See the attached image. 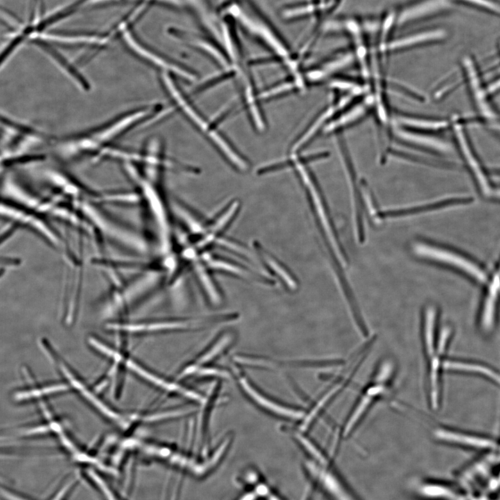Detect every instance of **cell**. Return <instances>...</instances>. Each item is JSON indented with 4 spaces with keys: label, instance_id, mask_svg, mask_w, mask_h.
<instances>
[{
    "label": "cell",
    "instance_id": "1",
    "mask_svg": "<svg viewBox=\"0 0 500 500\" xmlns=\"http://www.w3.org/2000/svg\"><path fill=\"white\" fill-rule=\"evenodd\" d=\"M160 108L148 104L126 110L92 128L53 138L49 148L59 161L78 162L88 160L99 162L102 156L118 139L139 125L143 126Z\"/></svg>",
    "mask_w": 500,
    "mask_h": 500
},
{
    "label": "cell",
    "instance_id": "2",
    "mask_svg": "<svg viewBox=\"0 0 500 500\" xmlns=\"http://www.w3.org/2000/svg\"><path fill=\"white\" fill-rule=\"evenodd\" d=\"M160 81L165 91L173 99L176 106L185 118L223 155L230 164L236 169L244 171L248 168L247 160L238 151L231 143L217 130L215 120H208L188 100L178 88L172 74L161 72Z\"/></svg>",
    "mask_w": 500,
    "mask_h": 500
},
{
    "label": "cell",
    "instance_id": "3",
    "mask_svg": "<svg viewBox=\"0 0 500 500\" xmlns=\"http://www.w3.org/2000/svg\"><path fill=\"white\" fill-rule=\"evenodd\" d=\"M232 2L226 3L225 10L238 21L255 39L267 47L274 56V62L285 63L292 69L294 65L290 60L288 45L275 28L252 5Z\"/></svg>",
    "mask_w": 500,
    "mask_h": 500
},
{
    "label": "cell",
    "instance_id": "4",
    "mask_svg": "<svg viewBox=\"0 0 500 500\" xmlns=\"http://www.w3.org/2000/svg\"><path fill=\"white\" fill-rule=\"evenodd\" d=\"M293 161L306 188L315 215L319 222L324 236L326 239L328 246L333 253L334 258L339 265L345 267L347 264V256L338 239L328 208L326 206L318 186L312 174L305 168L304 165L301 162H299L298 160H293Z\"/></svg>",
    "mask_w": 500,
    "mask_h": 500
},
{
    "label": "cell",
    "instance_id": "5",
    "mask_svg": "<svg viewBox=\"0 0 500 500\" xmlns=\"http://www.w3.org/2000/svg\"><path fill=\"white\" fill-rule=\"evenodd\" d=\"M393 370V364L390 360H385L379 365L371 382L365 388L347 419L342 431V438L351 435L372 405L386 393Z\"/></svg>",
    "mask_w": 500,
    "mask_h": 500
},
{
    "label": "cell",
    "instance_id": "6",
    "mask_svg": "<svg viewBox=\"0 0 500 500\" xmlns=\"http://www.w3.org/2000/svg\"><path fill=\"white\" fill-rule=\"evenodd\" d=\"M303 467L312 484L329 500H359L331 467L330 461L319 462L307 458Z\"/></svg>",
    "mask_w": 500,
    "mask_h": 500
},
{
    "label": "cell",
    "instance_id": "7",
    "mask_svg": "<svg viewBox=\"0 0 500 500\" xmlns=\"http://www.w3.org/2000/svg\"><path fill=\"white\" fill-rule=\"evenodd\" d=\"M414 252L419 256L438 260L456 267L474 277L480 282H485L487 276L478 266L468 259L451 251L433 247L424 242L413 245Z\"/></svg>",
    "mask_w": 500,
    "mask_h": 500
},
{
    "label": "cell",
    "instance_id": "8",
    "mask_svg": "<svg viewBox=\"0 0 500 500\" xmlns=\"http://www.w3.org/2000/svg\"><path fill=\"white\" fill-rule=\"evenodd\" d=\"M433 435L442 442L476 450H492L497 447L496 441L488 437L447 427L436 428Z\"/></svg>",
    "mask_w": 500,
    "mask_h": 500
},
{
    "label": "cell",
    "instance_id": "9",
    "mask_svg": "<svg viewBox=\"0 0 500 500\" xmlns=\"http://www.w3.org/2000/svg\"><path fill=\"white\" fill-rule=\"evenodd\" d=\"M238 378L242 390L252 401L263 409L275 415L291 420L302 421L305 417L306 412L303 410L280 403L258 391L246 377L238 375Z\"/></svg>",
    "mask_w": 500,
    "mask_h": 500
},
{
    "label": "cell",
    "instance_id": "10",
    "mask_svg": "<svg viewBox=\"0 0 500 500\" xmlns=\"http://www.w3.org/2000/svg\"><path fill=\"white\" fill-rule=\"evenodd\" d=\"M444 371L471 374L486 378L500 387V372L484 363L465 360L444 359Z\"/></svg>",
    "mask_w": 500,
    "mask_h": 500
},
{
    "label": "cell",
    "instance_id": "11",
    "mask_svg": "<svg viewBox=\"0 0 500 500\" xmlns=\"http://www.w3.org/2000/svg\"><path fill=\"white\" fill-rule=\"evenodd\" d=\"M130 366L138 374L144 377V378L147 379L155 385L162 388L165 391L179 394L185 398L191 399L197 403H203L206 401L205 398L196 392L188 390V388H185L176 383L164 379L163 378L152 374L135 364L131 363Z\"/></svg>",
    "mask_w": 500,
    "mask_h": 500
},
{
    "label": "cell",
    "instance_id": "12",
    "mask_svg": "<svg viewBox=\"0 0 500 500\" xmlns=\"http://www.w3.org/2000/svg\"><path fill=\"white\" fill-rule=\"evenodd\" d=\"M413 488L417 497L426 500H463L454 490L437 483L421 481Z\"/></svg>",
    "mask_w": 500,
    "mask_h": 500
},
{
    "label": "cell",
    "instance_id": "13",
    "mask_svg": "<svg viewBox=\"0 0 500 500\" xmlns=\"http://www.w3.org/2000/svg\"><path fill=\"white\" fill-rule=\"evenodd\" d=\"M444 35V33L441 30L428 31L384 43L381 44V49L388 52L399 51L420 43L438 40Z\"/></svg>",
    "mask_w": 500,
    "mask_h": 500
},
{
    "label": "cell",
    "instance_id": "14",
    "mask_svg": "<svg viewBox=\"0 0 500 500\" xmlns=\"http://www.w3.org/2000/svg\"><path fill=\"white\" fill-rule=\"evenodd\" d=\"M455 131L456 133L460 149H462V154L464 155L466 161L471 169L473 171V173L478 181L482 190L485 193H488L490 192V187L488 185L486 176H485L484 172L481 168L478 162H477V159L473 154V152L469 147V144L465 140V137L463 135L462 131L459 128L458 125L455 126Z\"/></svg>",
    "mask_w": 500,
    "mask_h": 500
},
{
    "label": "cell",
    "instance_id": "15",
    "mask_svg": "<svg viewBox=\"0 0 500 500\" xmlns=\"http://www.w3.org/2000/svg\"><path fill=\"white\" fill-rule=\"evenodd\" d=\"M444 0H428L405 8L397 18V24H403L410 20L419 18L445 8Z\"/></svg>",
    "mask_w": 500,
    "mask_h": 500
},
{
    "label": "cell",
    "instance_id": "16",
    "mask_svg": "<svg viewBox=\"0 0 500 500\" xmlns=\"http://www.w3.org/2000/svg\"><path fill=\"white\" fill-rule=\"evenodd\" d=\"M499 276H496L490 285L488 295L484 303V307L481 317V329L485 334H489L492 330L494 314L495 305L497 297V292L499 288Z\"/></svg>",
    "mask_w": 500,
    "mask_h": 500
},
{
    "label": "cell",
    "instance_id": "17",
    "mask_svg": "<svg viewBox=\"0 0 500 500\" xmlns=\"http://www.w3.org/2000/svg\"><path fill=\"white\" fill-rule=\"evenodd\" d=\"M465 67L467 69L470 86L472 91L473 92L474 99L478 105L477 106H478L481 111L487 117L492 115V112L485 100V93L481 90L482 88L479 84V81L477 78L474 67L470 60H465Z\"/></svg>",
    "mask_w": 500,
    "mask_h": 500
},
{
    "label": "cell",
    "instance_id": "18",
    "mask_svg": "<svg viewBox=\"0 0 500 500\" xmlns=\"http://www.w3.org/2000/svg\"><path fill=\"white\" fill-rule=\"evenodd\" d=\"M397 134L403 140L414 143L415 144L432 148L438 151H449V147L445 143L438 140L429 138L428 136H425L407 130H398Z\"/></svg>",
    "mask_w": 500,
    "mask_h": 500
},
{
    "label": "cell",
    "instance_id": "19",
    "mask_svg": "<svg viewBox=\"0 0 500 500\" xmlns=\"http://www.w3.org/2000/svg\"><path fill=\"white\" fill-rule=\"evenodd\" d=\"M399 119L401 124L414 128L438 130L447 126V122L444 121L430 120L406 115L401 116Z\"/></svg>",
    "mask_w": 500,
    "mask_h": 500
},
{
    "label": "cell",
    "instance_id": "20",
    "mask_svg": "<svg viewBox=\"0 0 500 500\" xmlns=\"http://www.w3.org/2000/svg\"><path fill=\"white\" fill-rule=\"evenodd\" d=\"M365 112V107L358 106L351 109L349 112L344 113L342 117L336 119L333 123L331 124L326 131H331L338 127L351 123L354 120L360 117Z\"/></svg>",
    "mask_w": 500,
    "mask_h": 500
},
{
    "label": "cell",
    "instance_id": "21",
    "mask_svg": "<svg viewBox=\"0 0 500 500\" xmlns=\"http://www.w3.org/2000/svg\"><path fill=\"white\" fill-rule=\"evenodd\" d=\"M197 10V12L199 15H201L202 16V18L206 20H210V17L209 15L210 14V3L208 0H188Z\"/></svg>",
    "mask_w": 500,
    "mask_h": 500
},
{
    "label": "cell",
    "instance_id": "22",
    "mask_svg": "<svg viewBox=\"0 0 500 500\" xmlns=\"http://www.w3.org/2000/svg\"><path fill=\"white\" fill-rule=\"evenodd\" d=\"M500 13V6L488 0H463Z\"/></svg>",
    "mask_w": 500,
    "mask_h": 500
},
{
    "label": "cell",
    "instance_id": "23",
    "mask_svg": "<svg viewBox=\"0 0 500 500\" xmlns=\"http://www.w3.org/2000/svg\"><path fill=\"white\" fill-rule=\"evenodd\" d=\"M218 1L221 3H224V2L226 1L227 0H218Z\"/></svg>",
    "mask_w": 500,
    "mask_h": 500
}]
</instances>
